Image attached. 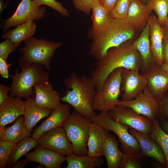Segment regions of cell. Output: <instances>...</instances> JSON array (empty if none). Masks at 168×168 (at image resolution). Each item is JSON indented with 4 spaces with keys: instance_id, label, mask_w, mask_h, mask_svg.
Here are the masks:
<instances>
[{
    "instance_id": "6da1fadb",
    "label": "cell",
    "mask_w": 168,
    "mask_h": 168,
    "mask_svg": "<svg viewBox=\"0 0 168 168\" xmlns=\"http://www.w3.org/2000/svg\"><path fill=\"white\" fill-rule=\"evenodd\" d=\"M90 77L96 91H100L104 81L113 71L119 68L140 70V55L133 43H125L109 49L101 58L97 60Z\"/></svg>"
},
{
    "instance_id": "7a4b0ae2",
    "label": "cell",
    "mask_w": 168,
    "mask_h": 168,
    "mask_svg": "<svg viewBox=\"0 0 168 168\" xmlns=\"http://www.w3.org/2000/svg\"><path fill=\"white\" fill-rule=\"evenodd\" d=\"M67 88L61 100L71 106L75 110L91 120L97 114L93 105L96 91L90 77L72 73L63 81Z\"/></svg>"
},
{
    "instance_id": "3957f363",
    "label": "cell",
    "mask_w": 168,
    "mask_h": 168,
    "mask_svg": "<svg viewBox=\"0 0 168 168\" xmlns=\"http://www.w3.org/2000/svg\"><path fill=\"white\" fill-rule=\"evenodd\" d=\"M135 29L125 19L113 18L101 31L97 32L91 31L92 41L89 54L97 60L101 58L109 49L118 47L132 39Z\"/></svg>"
},
{
    "instance_id": "277c9868",
    "label": "cell",
    "mask_w": 168,
    "mask_h": 168,
    "mask_svg": "<svg viewBox=\"0 0 168 168\" xmlns=\"http://www.w3.org/2000/svg\"><path fill=\"white\" fill-rule=\"evenodd\" d=\"M15 74L11 76L12 82L10 86L9 96H15L26 99L34 97V86L49 81V75L42 66L36 63L20 67Z\"/></svg>"
},
{
    "instance_id": "5b68a950",
    "label": "cell",
    "mask_w": 168,
    "mask_h": 168,
    "mask_svg": "<svg viewBox=\"0 0 168 168\" xmlns=\"http://www.w3.org/2000/svg\"><path fill=\"white\" fill-rule=\"evenodd\" d=\"M25 46L19 48L22 56L18 59L20 67L33 64L50 69V61L55 51L62 44L61 42H54L32 36L24 41Z\"/></svg>"
},
{
    "instance_id": "8992f818",
    "label": "cell",
    "mask_w": 168,
    "mask_h": 168,
    "mask_svg": "<svg viewBox=\"0 0 168 168\" xmlns=\"http://www.w3.org/2000/svg\"><path fill=\"white\" fill-rule=\"evenodd\" d=\"M92 121L75 111L71 114L64 128L72 144L73 153L79 156L87 155L89 129Z\"/></svg>"
},
{
    "instance_id": "52a82bcc",
    "label": "cell",
    "mask_w": 168,
    "mask_h": 168,
    "mask_svg": "<svg viewBox=\"0 0 168 168\" xmlns=\"http://www.w3.org/2000/svg\"><path fill=\"white\" fill-rule=\"evenodd\" d=\"M123 68L113 71L107 77L101 89L96 91L93 108L95 111H108L117 106L119 100Z\"/></svg>"
},
{
    "instance_id": "ba28073f",
    "label": "cell",
    "mask_w": 168,
    "mask_h": 168,
    "mask_svg": "<svg viewBox=\"0 0 168 168\" xmlns=\"http://www.w3.org/2000/svg\"><path fill=\"white\" fill-rule=\"evenodd\" d=\"M91 120L102 128L114 132L119 138L123 152L142 154L137 140L128 131L130 127L112 119L108 115L107 111H101Z\"/></svg>"
},
{
    "instance_id": "9c48e42d",
    "label": "cell",
    "mask_w": 168,
    "mask_h": 168,
    "mask_svg": "<svg viewBox=\"0 0 168 168\" xmlns=\"http://www.w3.org/2000/svg\"><path fill=\"white\" fill-rule=\"evenodd\" d=\"M107 113L113 120L138 132L147 134L152 132L153 120L129 107L117 106Z\"/></svg>"
},
{
    "instance_id": "30bf717a",
    "label": "cell",
    "mask_w": 168,
    "mask_h": 168,
    "mask_svg": "<svg viewBox=\"0 0 168 168\" xmlns=\"http://www.w3.org/2000/svg\"><path fill=\"white\" fill-rule=\"evenodd\" d=\"M45 12V7L38 6L33 0H22L14 14L4 21L2 27L5 31L12 26L30 21L41 19Z\"/></svg>"
},
{
    "instance_id": "8fae6325",
    "label": "cell",
    "mask_w": 168,
    "mask_h": 168,
    "mask_svg": "<svg viewBox=\"0 0 168 168\" xmlns=\"http://www.w3.org/2000/svg\"><path fill=\"white\" fill-rule=\"evenodd\" d=\"M41 146L67 156L73 153L72 143L63 127H59L43 133L37 139Z\"/></svg>"
},
{
    "instance_id": "7c38bea8",
    "label": "cell",
    "mask_w": 168,
    "mask_h": 168,
    "mask_svg": "<svg viewBox=\"0 0 168 168\" xmlns=\"http://www.w3.org/2000/svg\"><path fill=\"white\" fill-rule=\"evenodd\" d=\"M139 70L123 68L121 74V87L123 91L122 100H130L135 98L147 87L146 79L139 73Z\"/></svg>"
},
{
    "instance_id": "4fadbf2b",
    "label": "cell",
    "mask_w": 168,
    "mask_h": 168,
    "mask_svg": "<svg viewBox=\"0 0 168 168\" xmlns=\"http://www.w3.org/2000/svg\"><path fill=\"white\" fill-rule=\"evenodd\" d=\"M117 106L129 107L139 114L152 120L158 114V103L147 86L138 96L130 100H119Z\"/></svg>"
},
{
    "instance_id": "5bb4252c",
    "label": "cell",
    "mask_w": 168,
    "mask_h": 168,
    "mask_svg": "<svg viewBox=\"0 0 168 168\" xmlns=\"http://www.w3.org/2000/svg\"><path fill=\"white\" fill-rule=\"evenodd\" d=\"M142 75L147 80V86L158 103L168 90V73L160 65L155 64Z\"/></svg>"
},
{
    "instance_id": "9a60e30c",
    "label": "cell",
    "mask_w": 168,
    "mask_h": 168,
    "mask_svg": "<svg viewBox=\"0 0 168 168\" xmlns=\"http://www.w3.org/2000/svg\"><path fill=\"white\" fill-rule=\"evenodd\" d=\"M24 156L28 162H36L47 168H60L66 159L65 156L39 145Z\"/></svg>"
},
{
    "instance_id": "2e32d148",
    "label": "cell",
    "mask_w": 168,
    "mask_h": 168,
    "mask_svg": "<svg viewBox=\"0 0 168 168\" xmlns=\"http://www.w3.org/2000/svg\"><path fill=\"white\" fill-rule=\"evenodd\" d=\"M70 106L67 104L52 110L47 118L33 131L32 137L38 139L45 132L59 127H63L69 118Z\"/></svg>"
},
{
    "instance_id": "e0dca14e",
    "label": "cell",
    "mask_w": 168,
    "mask_h": 168,
    "mask_svg": "<svg viewBox=\"0 0 168 168\" xmlns=\"http://www.w3.org/2000/svg\"><path fill=\"white\" fill-rule=\"evenodd\" d=\"M129 132L137 140L143 156L152 158L166 167V161L164 152L157 142L148 134L131 128Z\"/></svg>"
},
{
    "instance_id": "ac0fdd59",
    "label": "cell",
    "mask_w": 168,
    "mask_h": 168,
    "mask_svg": "<svg viewBox=\"0 0 168 168\" xmlns=\"http://www.w3.org/2000/svg\"><path fill=\"white\" fill-rule=\"evenodd\" d=\"M34 88L35 101L39 107L53 110L63 105L59 94L53 89L49 81L36 84Z\"/></svg>"
},
{
    "instance_id": "d6986e66",
    "label": "cell",
    "mask_w": 168,
    "mask_h": 168,
    "mask_svg": "<svg viewBox=\"0 0 168 168\" xmlns=\"http://www.w3.org/2000/svg\"><path fill=\"white\" fill-rule=\"evenodd\" d=\"M25 106V101L15 96H9L0 105V130L23 115Z\"/></svg>"
},
{
    "instance_id": "ffe728a7",
    "label": "cell",
    "mask_w": 168,
    "mask_h": 168,
    "mask_svg": "<svg viewBox=\"0 0 168 168\" xmlns=\"http://www.w3.org/2000/svg\"><path fill=\"white\" fill-rule=\"evenodd\" d=\"M149 21L150 47L153 58L155 63L161 66L163 63V30L156 16H150Z\"/></svg>"
},
{
    "instance_id": "44dd1931",
    "label": "cell",
    "mask_w": 168,
    "mask_h": 168,
    "mask_svg": "<svg viewBox=\"0 0 168 168\" xmlns=\"http://www.w3.org/2000/svg\"><path fill=\"white\" fill-rule=\"evenodd\" d=\"M149 20L143 28L139 37L133 42L136 49L139 53L141 58V64L140 69L143 74L146 72L156 63L153 58L150 47Z\"/></svg>"
},
{
    "instance_id": "7402d4cb",
    "label": "cell",
    "mask_w": 168,
    "mask_h": 168,
    "mask_svg": "<svg viewBox=\"0 0 168 168\" xmlns=\"http://www.w3.org/2000/svg\"><path fill=\"white\" fill-rule=\"evenodd\" d=\"M108 131L91 122L87 143V155L93 157L103 156V146Z\"/></svg>"
},
{
    "instance_id": "603a6c76",
    "label": "cell",
    "mask_w": 168,
    "mask_h": 168,
    "mask_svg": "<svg viewBox=\"0 0 168 168\" xmlns=\"http://www.w3.org/2000/svg\"><path fill=\"white\" fill-rule=\"evenodd\" d=\"M151 11L140 0H132L125 20L135 29L143 28L149 20Z\"/></svg>"
},
{
    "instance_id": "cb8c5ba5",
    "label": "cell",
    "mask_w": 168,
    "mask_h": 168,
    "mask_svg": "<svg viewBox=\"0 0 168 168\" xmlns=\"http://www.w3.org/2000/svg\"><path fill=\"white\" fill-rule=\"evenodd\" d=\"M26 128L24 116H20L11 126L0 130V141H6L15 145L31 135Z\"/></svg>"
},
{
    "instance_id": "d4e9b609",
    "label": "cell",
    "mask_w": 168,
    "mask_h": 168,
    "mask_svg": "<svg viewBox=\"0 0 168 168\" xmlns=\"http://www.w3.org/2000/svg\"><path fill=\"white\" fill-rule=\"evenodd\" d=\"M25 106L23 114L25 125L30 132L33 131V127L42 119L48 116L52 110L40 108L36 105L34 96L26 99Z\"/></svg>"
},
{
    "instance_id": "484cf974",
    "label": "cell",
    "mask_w": 168,
    "mask_h": 168,
    "mask_svg": "<svg viewBox=\"0 0 168 168\" xmlns=\"http://www.w3.org/2000/svg\"><path fill=\"white\" fill-rule=\"evenodd\" d=\"M103 153L108 168H120L123 152L119 149L115 138L109 133L104 143Z\"/></svg>"
},
{
    "instance_id": "4316f807",
    "label": "cell",
    "mask_w": 168,
    "mask_h": 168,
    "mask_svg": "<svg viewBox=\"0 0 168 168\" xmlns=\"http://www.w3.org/2000/svg\"><path fill=\"white\" fill-rule=\"evenodd\" d=\"M36 27L33 21H30L17 25L14 29L4 34L2 37L9 39L18 47L21 42L33 36Z\"/></svg>"
},
{
    "instance_id": "83f0119b",
    "label": "cell",
    "mask_w": 168,
    "mask_h": 168,
    "mask_svg": "<svg viewBox=\"0 0 168 168\" xmlns=\"http://www.w3.org/2000/svg\"><path fill=\"white\" fill-rule=\"evenodd\" d=\"M39 145L38 140L32 137L24 138L14 145L11 152L7 167L12 168L21 156Z\"/></svg>"
},
{
    "instance_id": "f1b7e54d",
    "label": "cell",
    "mask_w": 168,
    "mask_h": 168,
    "mask_svg": "<svg viewBox=\"0 0 168 168\" xmlns=\"http://www.w3.org/2000/svg\"><path fill=\"white\" fill-rule=\"evenodd\" d=\"M91 10L92 27L91 31L99 32L107 25L113 18L111 12L100 2L94 5Z\"/></svg>"
},
{
    "instance_id": "f546056e",
    "label": "cell",
    "mask_w": 168,
    "mask_h": 168,
    "mask_svg": "<svg viewBox=\"0 0 168 168\" xmlns=\"http://www.w3.org/2000/svg\"><path fill=\"white\" fill-rule=\"evenodd\" d=\"M101 157H93L87 155L79 156L72 153L66 156V168H100L104 161Z\"/></svg>"
},
{
    "instance_id": "4dcf8cb0",
    "label": "cell",
    "mask_w": 168,
    "mask_h": 168,
    "mask_svg": "<svg viewBox=\"0 0 168 168\" xmlns=\"http://www.w3.org/2000/svg\"><path fill=\"white\" fill-rule=\"evenodd\" d=\"M148 136L156 141L162 149L166 161V168H168V134L160 127L156 119L153 121L152 132Z\"/></svg>"
},
{
    "instance_id": "1f68e13d",
    "label": "cell",
    "mask_w": 168,
    "mask_h": 168,
    "mask_svg": "<svg viewBox=\"0 0 168 168\" xmlns=\"http://www.w3.org/2000/svg\"><path fill=\"white\" fill-rule=\"evenodd\" d=\"M146 4L157 16L160 25L162 26L168 20V0H147Z\"/></svg>"
},
{
    "instance_id": "d6a6232c",
    "label": "cell",
    "mask_w": 168,
    "mask_h": 168,
    "mask_svg": "<svg viewBox=\"0 0 168 168\" xmlns=\"http://www.w3.org/2000/svg\"><path fill=\"white\" fill-rule=\"evenodd\" d=\"M132 0H118L111 11L113 18L125 20L127 17Z\"/></svg>"
},
{
    "instance_id": "836d02e7",
    "label": "cell",
    "mask_w": 168,
    "mask_h": 168,
    "mask_svg": "<svg viewBox=\"0 0 168 168\" xmlns=\"http://www.w3.org/2000/svg\"><path fill=\"white\" fill-rule=\"evenodd\" d=\"M142 154H135L129 152H123L121 161V168H138L141 166Z\"/></svg>"
},
{
    "instance_id": "e575fe53",
    "label": "cell",
    "mask_w": 168,
    "mask_h": 168,
    "mask_svg": "<svg viewBox=\"0 0 168 168\" xmlns=\"http://www.w3.org/2000/svg\"><path fill=\"white\" fill-rule=\"evenodd\" d=\"M14 144L12 143L0 141V168L7 167L12 149Z\"/></svg>"
},
{
    "instance_id": "d590c367",
    "label": "cell",
    "mask_w": 168,
    "mask_h": 168,
    "mask_svg": "<svg viewBox=\"0 0 168 168\" xmlns=\"http://www.w3.org/2000/svg\"><path fill=\"white\" fill-rule=\"evenodd\" d=\"M39 6L44 5L47 6L57 11L64 16H69L68 11L63 6L61 3L56 0H33Z\"/></svg>"
},
{
    "instance_id": "8d00e7d4",
    "label": "cell",
    "mask_w": 168,
    "mask_h": 168,
    "mask_svg": "<svg viewBox=\"0 0 168 168\" xmlns=\"http://www.w3.org/2000/svg\"><path fill=\"white\" fill-rule=\"evenodd\" d=\"M17 47L10 40L6 39L0 43V58L7 60L9 54L14 52Z\"/></svg>"
},
{
    "instance_id": "74e56055",
    "label": "cell",
    "mask_w": 168,
    "mask_h": 168,
    "mask_svg": "<svg viewBox=\"0 0 168 168\" xmlns=\"http://www.w3.org/2000/svg\"><path fill=\"white\" fill-rule=\"evenodd\" d=\"M100 0H72L75 7L86 14H89L94 5Z\"/></svg>"
},
{
    "instance_id": "f35d334b",
    "label": "cell",
    "mask_w": 168,
    "mask_h": 168,
    "mask_svg": "<svg viewBox=\"0 0 168 168\" xmlns=\"http://www.w3.org/2000/svg\"><path fill=\"white\" fill-rule=\"evenodd\" d=\"M158 105V114L168 120V90L162 96Z\"/></svg>"
},
{
    "instance_id": "ab89813d",
    "label": "cell",
    "mask_w": 168,
    "mask_h": 168,
    "mask_svg": "<svg viewBox=\"0 0 168 168\" xmlns=\"http://www.w3.org/2000/svg\"><path fill=\"white\" fill-rule=\"evenodd\" d=\"M12 64H7V60L0 58V73L3 78L8 79L9 77L8 68Z\"/></svg>"
},
{
    "instance_id": "60d3db41",
    "label": "cell",
    "mask_w": 168,
    "mask_h": 168,
    "mask_svg": "<svg viewBox=\"0 0 168 168\" xmlns=\"http://www.w3.org/2000/svg\"><path fill=\"white\" fill-rule=\"evenodd\" d=\"M10 89V87L9 86L4 84H0V105L9 97L8 93Z\"/></svg>"
},
{
    "instance_id": "b9f144b4",
    "label": "cell",
    "mask_w": 168,
    "mask_h": 168,
    "mask_svg": "<svg viewBox=\"0 0 168 168\" xmlns=\"http://www.w3.org/2000/svg\"><path fill=\"white\" fill-rule=\"evenodd\" d=\"M163 63H168V37L163 39Z\"/></svg>"
},
{
    "instance_id": "7bdbcfd3",
    "label": "cell",
    "mask_w": 168,
    "mask_h": 168,
    "mask_svg": "<svg viewBox=\"0 0 168 168\" xmlns=\"http://www.w3.org/2000/svg\"><path fill=\"white\" fill-rule=\"evenodd\" d=\"M118 0H100V2L111 12Z\"/></svg>"
},
{
    "instance_id": "ee69618b",
    "label": "cell",
    "mask_w": 168,
    "mask_h": 168,
    "mask_svg": "<svg viewBox=\"0 0 168 168\" xmlns=\"http://www.w3.org/2000/svg\"><path fill=\"white\" fill-rule=\"evenodd\" d=\"M28 162H29L26 159L19 161L12 168H23L26 166Z\"/></svg>"
},
{
    "instance_id": "f6af8a7d",
    "label": "cell",
    "mask_w": 168,
    "mask_h": 168,
    "mask_svg": "<svg viewBox=\"0 0 168 168\" xmlns=\"http://www.w3.org/2000/svg\"><path fill=\"white\" fill-rule=\"evenodd\" d=\"M164 32V38L168 37V20L162 26H161Z\"/></svg>"
},
{
    "instance_id": "bcb514c9",
    "label": "cell",
    "mask_w": 168,
    "mask_h": 168,
    "mask_svg": "<svg viewBox=\"0 0 168 168\" xmlns=\"http://www.w3.org/2000/svg\"><path fill=\"white\" fill-rule=\"evenodd\" d=\"M9 4V2H4L2 0H0V12L2 13L6 9Z\"/></svg>"
},
{
    "instance_id": "7dc6e473",
    "label": "cell",
    "mask_w": 168,
    "mask_h": 168,
    "mask_svg": "<svg viewBox=\"0 0 168 168\" xmlns=\"http://www.w3.org/2000/svg\"><path fill=\"white\" fill-rule=\"evenodd\" d=\"M164 131L168 134V121L165 122L163 124Z\"/></svg>"
},
{
    "instance_id": "c3c4849f",
    "label": "cell",
    "mask_w": 168,
    "mask_h": 168,
    "mask_svg": "<svg viewBox=\"0 0 168 168\" xmlns=\"http://www.w3.org/2000/svg\"><path fill=\"white\" fill-rule=\"evenodd\" d=\"M161 66L164 70L168 73V63H163Z\"/></svg>"
},
{
    "instance_id": "681fc988",
    "label": "cell",
    "mask_w": 168,
    "mask_h": 168,
    "mask_svg": "<svg viewBox=\"0 0 168 168\" xmlns=\"http://www.w3.org/2000/svg\"><path fill=\"white\" fill-rule=\"evenodd\" d=\"M144 4H146V2L147 1V0H140Z\"/></svg>"
}]
</instances>
